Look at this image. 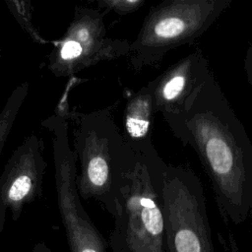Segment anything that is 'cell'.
I'll use <instances>...</instances> for the list:
<instances>
[{
    "label": "cell",
    "mask_w": 252,
    "mask_h": 252,
    "mask_svg": "<svg viewBox=\"0 0 252 252\" xmlns=\"http://www.w3.org/2000/svg\"><path fill=\"white\" fill-rule=\"evenodd\" d=\"M104 13L76 6L65 33L47 56V69L57 78L70 77L102 61L127 57L130 41L107 36Z\"/></svg>",
    "instance_id": "obj_6"
},
{
    "label": "cell",
    "mask_w": 252,
    "mask_h": 252,
    "mask_svg": "<svg viewBox=\"0 0 252 252\" xmlns=\"http://www.w3.org/2000/svg\"><path fill=\"white\" fill-rule=\"evenodd\" d=\"M213 73L208 58L196 48L150 81L156 113L165 122L180 115Z\"/></svg>",
    "instance_id": "obj_9"
},
{
    "label": "cell",
    "mask_w": 252,
    "mask_h": 252,
    "mask_svg": "<svg viewBox=\"0 0 252 252\" xmlns=\"http://www.w3.org/2000/svg\"><path fill=\"white\" fill-rule=\"evenodd\" d=\"M46 168L42 140L32 133L14 150L0 175V218L7 210L16 217L40 194Z\"/></svg>",
    "instance_id": "obj_8"
},
{
    "label": "cell",
    "mask_w": 252,
    "mask_h": 252,
    "mask_svg": "<svg viewBox=\"0 0 252 252\" xmlns=\"http://www.w3.org/2000/svg\"><path fill=\"white\" fill-rule=\"evenodd\" d=\"M0 60H1V40H0Z\"/></svg>",
    "instance_id": "obj_14"
},
{
    "label": "cell",
    "mask_w": 252,
    "mask_h": 252,
    "mask_svg": "<svg viewBox=\"0 0 252 252\" xmlns=\"http://www.w3.org/2000/svg\"><path fill=\"white\" fill-rule=\"evenodd\" d=\"M161 207L169 252H214L204 187L191 167L166 164Z\"/></svg>",
    "instance_id": "obj_5"
},
{
    "label": "cell",
    "mask_w": 252,
    "mask_h": 252,
    "mask_svg": "<svg viewBox=\"0 0 252 252\" xmlns=\"http://www.w3.org/2000/svg\"><path fill=\"white\" fill-rule=\"evenodd\" d=\"M166 162L157 150L137 156L116 205L117 232L129 252H164L161 190Z\"/></svg>",
    "instance_id": "obj_4"
},
{
    "label": "cell",
    "mask_w": 252,
    "mask_h": 252,
    "mask_svg": "<svg viewBox=\"0 0 252 252\" xmlns=\"http://www.w3.org/2000/svg\"><path fill=\"white\" fill-rule=\"evenodd\" d=\"M190 146L210 180L222 215L233 220L252 213V143L214 73L185 110L166 122Z\"/></svg>",
    "instance_id": "obj_1"
},
{
    "label": "cell",
    "mask_w": 252,
    "mask_h": 252,
    "mask_svg": "<svg viewBox=\"0 0 252 252\" xmlns=\"http://www.w3.org/2000/svg\"><path fill=\"white\" fill-rule=\"evenodd\" d=\"M41 124L51 137L57 202L72 252H104L102 239L80 201L76 186V157L70 145L68 120L57 112Z\"/></svg>",
    "instance_id": "obj_7"
},
{
    "label": "cell",
    "mask_w": 252,
    "mask_h": 252,
    "mask_svg": "<svg viewBox=\"0 0 252 252\" xmlns=\"http://www.w3.org/2000/svg\"><path fill=\"white\" fill-rule=\"evenodd\" d=\"M243 69H244V73H245L247 82L249 83V85L251 86V89H252V40H251L250 44L248 45V48L245 53Z\"/></svg>",
    "instance_id": "obj_13"
},
{
    "label": "cell",
    "mask_w": 252,
    "mask_h": 252,
    "mask_svg": "<svg viewBox=\"0 0 252 252\" xmlns=\"http://www.w3.org/2000/svg\"><path fill=\"white\" fill-rule=\"evenodd\" d=\"M95 3L99 10L105 9L124 17L138 11L146 4V0H99Z\"/></svg>",
    "instance_id": "obj_12"
},
{
    "label": "cell",
    "mask_w": 252,
    "mask_h": 252,
    "mask_svg": "<svg viewBox=\"0 0 252 252\" xmlns=\"http://www.w3.org/2000/svg\"><path fill=\"white\" fill-rule=\"evenodd\" d=\"M156 110L150 82L134 93L124 108L123 138L136 156L156 150L153 144V128Z\"/></svg>",
    "instance_id": "obj_10"
},
{
    "label": "cell",
    "mask_w": 252,
    "mask_h": 252,
    "mask_svg": "<svg viewBox=\"0 0 252 252\" xmlns=\"http://www.w3.org/2000/svg\"><path fill=\"white\" fill-rule=\"evenodd\" d=\"M232 3L231 0H164L150 8L130 42L129 67L139 72L158 65L166 53L192 44Z\"/></svg>",
    "instance_id": "obj_3"
},
{
    "label": "cell",
    "mask_w": 252,
    "mask_h": 252,
    "mask_svg": "<svg viewBox=\"0 0 252 252\" xmlns=\"http://www.w3.org/2000/svg\"><path fill=\"white\" fill-rule=\"evenodd\" d=\"M29 89L30 85L28 82H24L17 86L10 94L0 111V158L14 123L17 120L20 110L29 94Z\"/></svg>",
    "instance_id": "obj_11"
},
{
    "label": "cell",
    "mask_w": 252,
    "mask_h": 252,
    "mask_svg": "<svg viewBox=\"0 0 252 252\" xmlns=\"http://www.w3.org/2000/svg\"><path fill=\"white\" fill-rule=\"evenodd\" d=\"M112 107L91 112H70L73 121V152L79 165L78 193L101 202L114 215L133 170L137 156L125 142Z\"/></svg>",
    "instance_id": "obj_2"
}]
</instances>
